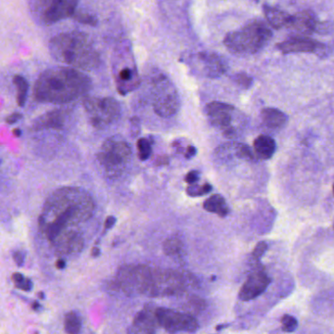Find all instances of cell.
I'll list each match as a JSON object with an SVG mask.
<instances>
[{"label":"cell","instance_id":"1","mask_svg":"<svg viewBox=\"0 0 334 334\" xmlns=\"http://www.w3.org/2000/svg\"><path fill=\"white\" fill-rule=\"evenodd\" d=\"M92 196L79 187H62L44 203L39 217L40 232L51 243L62 233L87 221L94 214Z\"/></svg>","mask_w":334,"mask_h":334},{"label":"cell","instance_id":"2","mask_svg":"<svg viewBox=\"0 0 334 334\" xmlns=\"http://www.w3.org/2000/svg\"><path fill=\"white\" fill-rule=\"evenodd\" d=\"M91 79L83 72L69 67L45 70L35 83V96L44 103H68L84 96Z\"/></svg>","mask_w":334,"mask_h":334},{"label":"cell","instance_id":"3","mask_svg":"<svg viewBox=\"0 0 334 334\" xmlns=\"http://www.w3.org/2000/svg\"><path fill=\"white\" fill-rule=\"evenodd\" d=\"M51 56L69 68L90 71L100 64V56L88 38L79 32L62 33L49 42Z\"/></svg>","mask_w":334,"mask_h":334},{"label":"cell","instance_id":"4","mask_svg":"<svg viewBox=\"0 0 334 334\" xmlns=\"http://www.w3.org/2000/svg\"><path fill=\"white\" fill-rule=\"evenodd\" d=\"M270 28L263 22L255 21L229 33L224 43L228 50L236 55H252L261 51L272 39Z\"/></svg>","mask_w":334,"mask_h":334},{"label":"cell","instance_id":"5","mask_svg":"<svg viewBox=\"0 0 334 334\" xmlns=\"http://www.w3.org/2000/svg\"><path fill=\"white\" fill-rule=\"evenodd\" d=\"M132 156L133 150L129 142L120 136H114L101 145L97 160L107 177L116 178L127 170Z\"/></svg>","mask_w":334,"mask_h":334},{"label":"cell","instance_id":"6","mask_svg":"<svg viewBox=\"0 0 334 334\" xmlns=\"http://www.w3.org/2000/svg\"><path fill=\"white\" fill-rule=\"evenodd\" d=\"M205 113L210 124L225 138H235L240 132V113L233 105L222 102H211L206 105Z\"/></svg>","mask_w":334,"mask_h":334},{"label":"cell","instance_id":"7","mask_svg":"<svg viewBox=\"0 0 334 334\" xmlns=\"http://www.w3.org/2000/svg\"><path fill=\"white\" fill-rule=\"evenodd\" d=\"M153 109L159 117L170 118L179 109V97L171 80L160 74L152 79Z\"/></svg>","mask_w":334,"mask_h":334},{"label":"cell","instance_id":"8","mask_svg":"<svg viewBox=\"0 0 334 334\" xmlns=\"http://www.w3.org/2000/svg\"><path fill=\"white\" fill-rule=\"evenodd\" d=\"M84 112L96 129H105L118 120L121 105L113 97H88L83 100Z\"/></svg>","mask_w":334,"mask_h":334},{"label":"cell","instance_id":"9","mask_svg":"<svg viewBox=\"0 0 334 334\" xmlns=\"http://www.w3.org/2000/svg\"><path fill=\"white\" fill-rule=\"evenodd\" d=\"M186 277L173 270L153 269L150 297L181 294L186 288Z\"/></svg>","mask_w":334,"mask_h":334},{"label":"cell","instance_id":"10","mask_svg":"<svg viewBox=\"0 0 334 334\" xmlns=\"http://www.w3.org/2000/svg\"><path fill=\"white\" fill-rule=\"evenodd\" d=\"M77 6L78 1L75 0L40 1L34 3V10L41 23L52 25L73 17L77 11Z\"/></svg>","mask_w":334,"mask_h":334},{"label":"cell","instance_id":"11","mask_svg":"<svg viewBox=\"0 0 334 334\" xmlns=\"http://www.w3.org/2000/svg\"><path fill=\"white\" fill-rule=\"evenodd\" d=\"M154 316L158 324L170 334L180 331L193 333L199 328L196 318L191 314L179 313L166 308H158Z\"/></svg>","mask_w":334,"mask_h":334},{"label":"cell","instance_id":"12","mask_svg":"<svg viewBox=\"0 0 334 334\" xmlns=\"http://www.w3.org/2000/svg\"><path fill=\"white\" fill-rule=\"evenodd\" d=\"M278 50L283 54L291 53H315L316 55H325L326 46L320 42L308 38H293L276 44Z\"/></svg>","mask_w":334,"mask_h":334},{"label":"cell","instance_id":"13","mask_svg":"<svg viewBox=\"0 0 334 334\" xmlns=\"http://www.w3.org/2000/svg\"><path fill=\"white\" fill-rule=\"evenodd\" d=\"M271 283V278L264 271H255L248 276L238 297L241 301H251L263 294Z\"/></svg>","mask_w":334,"mask_h":334},{"label":"cell","instance_id":"14","mask_svg":"<svg viewBox=\"0 0 334 334\" xmlns=\"http://www.w3.org/2000/svg\"><path fill=\"white\" fill-rule=\"evenodd\" d=\"M50 244L59 254L73 255L82 251L84 247V239L79 232L69 230L57 236Z\"/></svg>","mask_w":334,"mask_h":334},{"label":"cell","instance_id":"15","mask_svg":"<svg viewBox=\"0 0 334 334\" xmlns=\"http://www.w3.org/2000/svg\"><path fill=\"white\" fill-rule=\"evenodd\" d=\"M197 62L201 73L210 79L221 77L228 70V64L220 55L214 52H201L197 54Z\"/></svg>","mask_w":334,"mask_h":334},{"label":"cell","instance_id":"16","mask_svg":"<svg viewBox=\"0 0 334 334\" xmlns=\"http://www.w3.org/2000/svg\"><path fill=\"white\" fill-rule=\"evenodd\" d=\"M115 81L119 92L123 95L135 90L139 84L138 71L135 65L118 63L114 69Z\"/></svg>","mask_w":334,"mask_h":334},{"label":"cell","instance_id":"17","mask_svg":"<svg viewBox=\"0 0 334 334\" xmlns=\"http://www.w3.org/2000/svg\"><path fill=\"white\" fill-rule=\"evenodd\" d=\"M287 28L303 35H311L318 28V21L314 12L303 10L290 16Z\"/></svg>","mask_w":334,"mask_h":334},{"label":"cell","instance_id":"18","mask_svg":"<svg viewBox=\"0 0 334 334\" xmlns=\"http://www.w3.org/2000/svg\"><path fill=\"white\" fill-rule=\"evenodd\" d=\"M216 155L222 161H231L234 158L243 161H252L255 157L252 149L243 143L224 144L217 148Z\"/></svg>","mask_w":334,"mask_h":334},{"label":"cell","instance_id":"19","mask_svg":"<svg viewBox=\"0 0 334 334\" xmlns=\"http://www.w3.org/2000/svg\"><path fill=\"white\" fill-rule=\"evenodd\" d=\"M155 322L156 319L154 315L152 316L148 310L144 309L136 314L133 321L132 331L134 334H155Z\"/></svg>","mask_w":334,"mask_h":334},{"label":"cell","instance_id":"20","mask_svg":"<svg viewBox=\"0 0 334 334\" xmlns=\"http://www.w3.org/2000/svg\"><path fill=\"white\" fill-rule=\"evenodd\" d=\"M64 126V115L60 111H52L45 113L36 119L33 123V128L36 131L41 130H59Z\"/></svg>","mask_w":334,"mask_h":334},{"label":"cell","instance_id":"21","mask_svg":"<svg viewBox=\"0 0 334 334\" xmlns=\"http://www.w3.org/2000/svg\"><path fill=\"white\" fill-rule=\"evenodd\" d=\"M262 123L269 129L278 130L284 127L287 116L282 111L275 108H265L261 112Z\"/></svg>","mask_w":334,"mask_h":334},{"label":"cell","instance_id":"22","mask_svg":"<svg viewBox=\"0 0 334 334\" xmlns=\"http://www.w3.org/2000/svg\"><path fill=\"white\" fill-rule=\"evenodd\" d=\"M263 10L266 15V19L275 30L287 28V25L290 20L291 15L280 10L279 8L270 6L267 4L263 6Z\"/></svg>","mask_w":334,"mask_h":334},{"label":"cell","instance_id":"23","mask_svg":"<svg viewBox=\"0 0 334 334\" xmlns=\"http://www.w3.org/2000/svg\"><path fill=\"white\" fill-rule=\"evenodd\" d=\"M276 149L274 138L262 135L256 138L254 141V152L258 158L262 160H268L275 154Z\"/></svg>","mask_w":334,"mask_h":334},{"label":"cell","instance_id":"24","mask_svg":"<svg viewBox=\"0 0 334 334\" xmlns=\"http://www.w3.org/2000/svg\"><path fill=\"white\" fill-rule=\"evenodd\" d=\"M204 209L209 212L216 214L217 216L225 217L230 213V208L227 204V201L224 197L219 194H215L209 197L203 204Z\"/></svg>","mask_w":334,"mask_h":334},{"label":"cell","instance_id":"25","mask_svg":"<svg viewBox=\"0 0 334 334\" xmlns=\"http://www.w3.org/2000/svg\"><path fill=\"white\" fill-rule=\"evenodd\" d=\"M13 82L16 86L17 90V103L20 107H24L26 105L28 93H29V82L26 78L21 75H17L14 77Z\"/></svg>","mask_w":334,"mask_h":334},{"label":"cell","instance_id":"26","mask_svg":"<svg viewBox=\"0 0 334 334\" xmlns=\"http://www.w3.org/2000/svg\"><path fill=\"white\" fill-rule=\"evenodd\" d=\"M64 329L66 333L79 334L81 329V320L76 312H69L64 318Z\"/></svg>","mask_w":334,"mask_h":334},{"label":"cell","instance_id":"27","mask_svg":"<svg viewBox=\"0 0 334 334\" xmlns=\"http://www.w3.org/2000/svg\"><path fill=\"white\" fill-rule=\"evenodd\" d=\"M163 250L168 256H178L183 250V243L177 237L168 238L163 244Z\"/></svg>","mask_w":334,"mask_h":334},{"label":"cell","instance_id":"28","mask_svg":"<svg viewBox=\"0 0 334 334\" xmlns=\"http://www.w3.org/2000/svg\"><path fill=\"white\" fill-rule=\"evenodd\" d=\"M212 191V185L208 182L200 185V184H190L186 188V193L190 197H199L208 194Z\"/></svg>","mask_w":334,"mask_h":334},{"label":"cell","instance_id":"29","mask_svg":"<svg viewBox=\"0 0 334 334\" xmlns=\"http://www.w3.org/2000/svg\"><path fill=\"white\" fill-rule=\"evenodd\" d=\"M138 158L140 161H146L152 154V146L148 139L139 138L138 141Z\"/></svg>","mask_w":334,"mask_h":334},{"label":"cell","instance_id":"30","mask_svg":"<svg viewBox=\"0 0 334 334\" xmlns=\"http://www.w3.org/2000/svg\"><path fill=\"white\" fill-rule=\"evenodd\" d=\"M281 324H282V330L284 332L287 333H291L294 332L295 330L297 329L298 326V321L295 318L294 316L290 315V314H284L281 317Z\"/></svg>","mask_w":334,"mask_h":334},{"label":"cell","instance_id":"31","mask_svg":"<svg viewBox=\"0 0 334 334\" xmlns=\"http://www.w3.org/2000/svg\"><path fill=\"white\" fill-rule=\"evenodd\" d=\"M75 18V20L78 21L79 23L85 24V25H89V26H96L98 24V20L96 18L95 15L89 14V13H82V12H77L74 14L73 16Z\"/></svg>","mask_w":334,"mask_h":334},{"label":"cell","instance_id":"32","mask_svg":"<svg viewBox=\"0 0 334 334\" xmlns=\"http://www.w3.org/2000/svg\"><path fill=\"white\" fill-rule=\"evenodd\" d=\"M233 79L235 80L236 84L246 89L251 87L253 84V79L245 73H237L233 77Z\"/></svg>","mask_w":334,"mask_h":334},{"label":"cell","instance_id":"33","mask_svg":"<svg viewBox=\"0 0 334 334\" xmlns=\"http://www.w3.org/2000/svg\"><path fill=\"white\" fill-rule=\"evenodd\" d=\"M268 250V244L265 241H261L256 245L255 249L252 252V256L256 260H260Z\"/></svg>","mask_w":334,"mask_h":334},{"label":"cell","instance_id":"34","mask_svg":"<svg viewBox=\"0 0 334 334\" xmlns=\"http://www.w3.org/2000/svg\"><path fill=\"white\" fill-rule=\"evenodd\" d=\"M16 287L19 288L21 290H24V291H31L33 289V281L30 279V278H24L20 283L16 284Z\"/></svg>","mask_w":334,"mask_h":334},{"label":"cell","instance_id":"35","mask_svg":"<svg viewBox=\"0 0 334 334\" xmlns=\"http://www.w3.org/2000/svg\"><path fill=\"white\" fill-rule=\"evenodd\" d=\"M199 178H200V174H199V172H197V171H191V172H189V173L186 175V177H185V181L188 183V185H190V184H195L197 181L199 180Z\"/></svg>","mask_w":334,"mask_h":334},{"label":"cell","instance_id":"36","mask_svg":"<svg viewBox=\"0 0 334 334\" xmlns=\"http://www.w3.org/2000/svg\"><path fill=\"white\" fill-rule=\"evenodd\" d=\"M13 259H14V262L16 263V265L18 267H23V265L25 263L26 255H25V253L23 251H16L13 254Z\"/></svg>","mask_w":334,"mask_h":334},{"label":"cell","instance_id":"37","mask_svg":"<svg viewBox=\"0 0 334 334\" xmlns=\"http://www.w3.org/2000/svg\"><path fill=\"white\" fill-rule=\"evenodd\" d=\"M23 118V115L19 113V112H15L11 115H9L7 118H6V123L9 124V125H14L16 124L17 122H19L21 119Z\"/></svg>","mask_w":334,"mask_h":334},{"label":"cell","instance_id":"38","mask_svg":"<svg viewBox=\"0 0 334 334\" xmlns=\"http://www.w3.org/2000/svg\"><path fill=\"white\" fill-rule=\"evenodd\" d=\"M116 217L113 216H108L105 220V225H104V228H105V231H108V230H111L115 224H116Z\"/></svg>","mask_w":334,"mask_h":334},{"label":"cell","instance_id":"39","mask_svg":"<svg viewBox=\"0 0 334 334\" xmlns=\"http://www.w3.org/2000/svg\"><path fill=\"white\" fill-rule=\"evenodd\" d=\"M196 148L194 146H188L185 151H184V156L186 159H190V158L194 157L196 155Z\"/></svg>","mask_w":334,"mask_h":334},{"label":"cell","instance_id":"40","mask_svg":"<svg viewBox=\"0 0 334 334\" xmlns=\"http://www.w3.org/2000/svg\"><path fill=\"white\" fill-rule=\"evenodd\" d=\"M56 268L58 270H64L66 268V262L63 260V259H59L57 262H56Z\"/></svg>","mask_w":334,"mask_h":334},{"label":"cell","instance_id":"41","mask_svg":"<svg viewBox=\"0 0 334 334\" xmlns=\"http://www.w3.org/2000/svg\"><path fill=\"white\" fill-rule=\"evenodd\" d=\"M101 254V251L99 249L98 247H93L92 251H91V255L92 257H98L99 255Z\"/></svg>","mask_w":334,"mask_h":334},{"label":"cell","instance_id":"42","mask_svg":"<svg viewBox=\"0 0 334 334\" xmlns=\"http://www.w3.org/2000/svg\"><path fill=\"white\" fill-rule=\"evenodd\" d=\"M40 308H41V306H40V303L39 302H34L33 303V309L35 310V311H39L40 310Z\"/></svg>","mask_w":334,"mask_h":334},{"label":"cell","instance_id":"43","mask_svg":"<svg viewBox=\"0 0 334 334\" xmlns=\"http://www.w3.org/2000/svg\"><path fill=\"white\" fill-rule=\"evenodd\" d=\"M13 134H14L15 137L19 138V137L22 136V131H21L20 129H15V130H13Z\"/></svg>","mask_w":334,"mask_h":334},{"label":"cell","instance_id":"44","mask_svg":"<svg viewBox=\"0 0 334 334\" xmlns=\"http://www.w3.org/2000/svg\"><path fill=\"white\" fill-rule=\"evenodd\" d=\"M39 297H40V299H44V293L43 292H40L39 293Z\"/></svg>","mask_w":334,"mask_h":334},{"label":"cell","instance_id":"45","mask_svg":"<svg viewBox=\"0 0 334 334\" xmlns=\"http://www.w3.org/2000/svg\"><path fill=\"white\" fill-rule=\"evenodd\" d=\"M0 165H1V159H0Z\"/></svg>","mask_w":334,"mask_h":334}]
</instances>
